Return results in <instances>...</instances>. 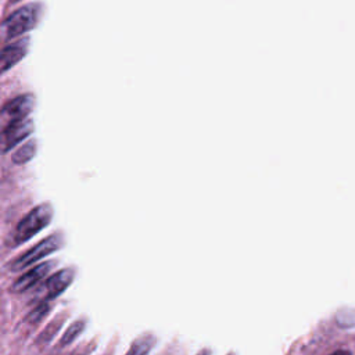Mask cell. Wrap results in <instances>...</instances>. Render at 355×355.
Segmentation results:
<instances>
[{
  "label": "cell",
  "mask_w": 355,
  "mask_h": 355,
  "mask_svg": "<svg viewBox=\"0 0 355 355\" xmlns=\"http://www.w3.org/2000/svg\"><path fill=\"white\" fill-rule=\"evenodd\" d=\"M32 130H33V122L29 118L11 121L3 130V136H1L3 151L6 153L12 147H15L18 143L26 139L32 133Z\"/></svg>",
  "instance_id": "obj_4"
},
{
  "label": "cell",
  "mask_w": 355,
  "mask_h": 355,
  "mask_svg": "<svg viewBox=\"0 0 355 355\" xmlns=\"http://www.w3.org/2000/svg\"><path fill=\"white\" fill-rule=\"evenodd\" d=\"M154 345V337L150 334H143L133 341L126 355H147Z\"/></svg>",
  "instance_id": "obj_9"
},
{
  "label": "cell",
  "mask_w": 355,
  "mask_h": 355,
  "mask_svg": "<svg viewBox=\"0 0 355 355\" xmlns=\"http://www.w3.org/2000/svg\"><path fill=\"white\" fill-rule=\"evenodd\" d=\"M55 266L54 261H44L36 266H33L31 270H28L26 273H24L22 276H19L14 284H12V291L14 293H24L26 290H29L31 287H33L37 282H40L42 279H44Z\"/></svg>",
  "instance_id": "obj_6"
},
{
  "label": "cell",
  "mask_w": 355,
  "mask_h": 355,
  "mask_svg": "<svg viewBox=\"0 0 355 355\" xmlns=\"http://www.w3.org/2000/svg\"><path fill=\"white\" fill-rule=\"evenodd\" d=\"M61 247H62V236L60 233L50 234L44 240L39 241L36 245L29 248L25 254H22L17 259H14L10 268L14 272H19V270L25 269L26 266L35 263L36 261L44 258L46 255L57 251Z\"/></svg>",
  "instance_id": "obj_3"
},
{
  "label": "cell",
  "mask_w": 355,
  "mask_h": 355,
  "mask_svg": "<svg viewBox=\"0 0 355 355\" xmlns=\"http://www.w3.org/2000/svg\"><path fill=\"white\" fill-rule=\"evenodd\" d=\"M28 50H29V39L28 37H19V39L6 44L0 53L1 73H6L15 64H18L28 54Z\"/></svg>",
  "instance_id": "obj_5"
},
{
  "label": "cell",
  "mask_w": 355,
  "mask_h": 355,
  "mask_svg": "<svg viewBox=\"0 0 355 355\" xmlns=\"http://www.w3.org/2000/svg\"><path fill=\"white\" fill-rule=\"evenodd\" d=\"M73 277H75V272L72 268L61 269L53 276H50L44 284V300H51L58 297L72 283Z\"/></svg>",
  "instance_id": "obj_8"
},
{
  "label": "cell",
  "mask_w": 355,
  "mask_h": 355,
  "mask_svg": "<svg viewBox=\"0 0 355 355\" xmlns=\"http://www.w3.org/2000/svg\"><path fill=\"white\" fill-rule=\"evenodd\" d=\"M330 355H352V354L349 351H347V349H338V351H334Z\"/></svg>",
  "instance_id": "obj_13"
},
{
  "label": "cell",
  "mask_w": 355,
  "mask_h": 355,
  "mask_svg": "<svg viewBox=\"0 0 355 355\" xmlns=\"http://www.w3.org/2000/svg\"><path fill=\"white\" fill-rule=\"evenodd\" d=\"M53 218V208L49 202L40 204L33 208L15 227L12 234V244L18 245L46 227Z\"/></svg>",
  "instance_id": "obj_2"
},
{
  "label": "cell",
  "mask_w": 355,
  "mask_h": 355,
  "mask_svg": "<svg viewBox=\"0 0 355 355\" xmlns=\"http://www.w3.org/2000/svg\"><path fill=\"white\" fill-rule=\"evenodd\" d=\"M36 154V140H29L24 146H21L14 154L12 161L15 164H25Z\"/></svg>",
  "instance_id": "obj_10"
},
{
  "label": "cell",
  "mask_w": 355,
  "mask_h": 355,
  "mask_svg": "<svg viewBox=\"0 0 355 355\" xmlns=\"http://www.w3.org/2000/svg\"><path fill=\"white\" fill-rule=\"evenodd\" d=\"M198 355H209V351H208V349H204V351H201Z\"/></svg>",
  "instance_id": "obj_14"
},
{
  "label": "cell",
  "mask_w": 355,
  "mask_h": 355,
  "mask_svg": "<svg viewBox=\"0 0 355 355\" xmlns=\"http://www.w3.org/2000/svg\"><path fill=\"white\" fill-rule=\"evenodd\" d=\"M83 329H85V322H83V320H76V322H73V323L68 327V330L65 331V334L62 336L61 344L65 345V344L72 343V341L83 331Z\"/></svg>",
  "instance_id": "obj_11"
},
{
  "label": "cell",
  "mask_w": 355,
  "mask_h": 355,
  "mask_svg": "<svg viewBox=\"0 0 355 355\" xmlns=\"http://www.w3.org/2000/svg\"><path fill=\"white\" fill-rule=\"evenodd\" d=\"M42 15V6L39 3H29L14 12H11L3 22L6 39L21 37L24 33L32 31Z\"/></svg>",
  "instance_id": "obj_1"
},
{
  "label": "cell",
  "mask_w": 355,
  "mask_h": 355,
  "mask_svg": "<svg viewBox=\"0 0 355 355\" xmlns=\"http://www.w3.org/2000/svg\"><path fill=\"white\" fill-rule=\"evenodd\" d=\"M33 108H35V96H32L31 93H26V94L17 96L8 103H6L3 107V114L8 115L11 121L22 119V118H28V115L33 111Z\"/></svg>",
  "instance_id": "obj_7"
},
{
  "label": "cell",
  "mask_w": 355,
  "mask_h": 355,
  "mask_svg": "<svg viewBox=\"0 0 355 355\" xmlns=\"http://www.w3.org/2000/svg\"><path fill=\"white\" fill-rule=\"evenodd\" d=\"M49 311H50V305L44 301V302H42V304H39L29 315H28V322H31V323H37V322H40L47 313H49Z\"/></svg>",
  "instance_id": "obj_12"
}]
</instances>
